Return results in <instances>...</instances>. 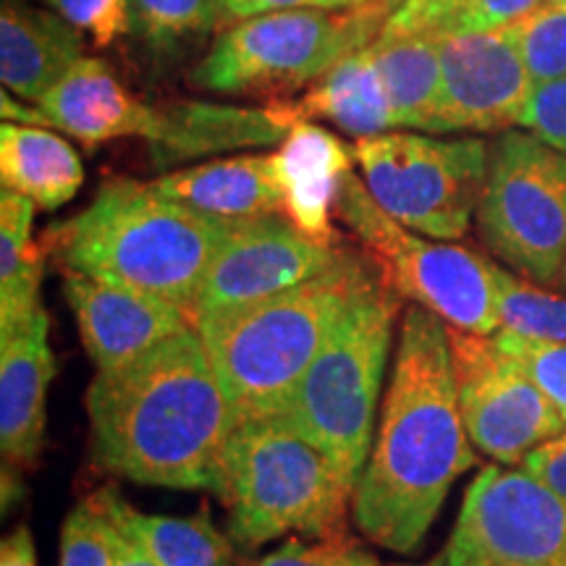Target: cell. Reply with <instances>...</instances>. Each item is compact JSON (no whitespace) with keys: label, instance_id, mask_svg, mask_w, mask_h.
Masks as SVG:
<instances>
[{"label":"cell","instance_id":"1","mask_svg":"<svg viewBox=\"0 0 566 566\" xmlns=\"http://www.w3.org/2000/svg\"><path fill=\"white\" fill-rule=\"evenodd\" d=\"M467 433L449 325L412 304L401 321L384 420L354 488L359 533L394 554H412L441 514L459 475L478 464Z\"/></svg>","mask_w":566,"mask_h":566},{"label":"cell","instance_id":"2","mask_svg":"<svg viewBox=\"0 0 566 566\" xmlns=\"http://www.w3.org/2000/svg\"><path fill=\"white\" fill-rule=\"evenodd\" d=\"M87 417L103 470L139 485L218 491L237 412L195 325L132 363L97 370Z\"/></svg>","mask_w":566,"mask_h":566},{"label":"cell","instance_id":"3","mask_svg":"<svg viewBox=\"0 0 566 566\" xmlns=\"http://www.w3.org/2000/svg\"><path fill=\"white\" fill-rule=\"evenodd\" d=\"M380 279L373 258L344 247L313 279L237 307L197 317L218 380L237 422L286 412L292 396L365 289Z\"/></svg>","mask_w":566,"mask_h":566},{"label":"cell","instance_id":"4","mask_svg":"<svg viewBox=\"0 0 566 566\" xmlns=\"http://www.w3.org/2000/svg\"><path fill=\"white\" fill-rule=\"evenodd\" d=\"M229 218L168 200L153 184L113 179L103 184L80 216L53 226L45 244L55 247L66 271H80L187 310L195 304Z\"/></svg>","mask_w":566,"mask_h":566},{"label":"cell","instance_id":"5","mask_svg":"<svg viewBox=\"0 0 566 566\" xmlns=\"http://www.w3.org/2000/svg\"><path fill=\"white\" fill-rule=\"evenodd\" d=\"M218 501L233 546L254 551L283 535L346 533L354 485L286 415L237 422L223 449Z\"/></svg>","mask_w":566,"mask_h":566},{"label":"cell","instance_id":"6","mask_svg":"<svg viewBox=\"0 0 566 566\" xmlns=\"http://www.w3.org/2000/svg\"><path fill=\"white\" fill-rule=\"evenodd\" d=\"M399 310L401 294L380 273L336 323L283 412L334 459L354 488L370 451L375 407Z\"/></svg>","mask_w":566,"mask_h":566},{"label":"cell","instance_id":"7","mask_svg":"<svg viewBox=\"0 0 566 566\" xmlns=\"http://www.w3.org/2000/svg\"><path fill=\"white\" fill-rule=\"evenodd\" d=\"M401 0L352 9H286L237 21L195 69L197 87L218 95H283L315 84L346 55L373 45Z\"/></svg>","mask_w":566,"mask_h":566},{"label":"cell","instance_id":"8","mask_svg":"<svg viewBox=\"0 0 566 566\" xmlns=\"http://www.w3.org/2000/svg\"><path fill=\"white\" fill-rule=\"evenodd\" d=\"M336 216L363 242L384 279L405 300L436 313L446 325L493 336L501 331L495 263L457 244L415 237L375 202L357 174L338 184Z\"/></svg>","mask_w":566,"mask_h":566},{"label":"cell","instance_id":"9","mask_svg":"<svg viewBox=\"0 0 566 566\" xmlns=\"http://www.w3.org/2000/svg\"><path fill=\"white\" fill-rule=\"evenodd\" d=\"M478 231L501 263L537 286L566 260V158L527 132H504L488 155Z\"/></svg>","mask_w":566,"mask_h":566},{"label":"cell","instance_id":"10","mask_svg":"<svg viewBox=\"0 0 566 566\" xmlns=\"http://www.w3.org/2000/svg\"><path fill=\"white\" fill-rule=\"evenodd\" d=\"M365 184L394 221L424 237H464L488 179L483 139H436L384 132L354 145Z\"/></svg>","mask_w":566,"mask_h":566},{"label":"cell","instance_id":"11","mask_svg":"<svg viewBox=\"0 0 566 566\" xmlns=\"http://www.w3.org/2000/svg\"><path fill=\"white\" fill-rule=\"evenodd\" d=\"M443 556L446 566H566V499L525 470L485 467Z\"/></svg>","mask_w":566,"mask_h":566},{"label":"cell","instance_id":"12","mask_svg":"<svg viewBox=\"0 0 566 566\" xmlns=\"http://www.w3.org/2000/svg\"><path fill=\"white\" fill-rule=\"evenodd\" d=\"M459 412L470 441L499 464H522L530 451L566 430L546 394L495 336L449 325Z\"/></svg>","mask_w":566,"mask_h":566},{"label":"cell","instance_id":"13","mask_svg":"<svg viewBox=\"0 0 566 566\" xmlns=\"http://www.w3.org/2000/svg\"><path fill=\"white\" fill-rule=\"evenodd\" d=\"M342 242L325 244L275 212L229 218L195 304L197 317L265 300L313 279L336 260Z\"/></svg>","mask_w":566,"mask_h":566},{"label":"cell","instance_id":"14","mask_svg":"<svg viewBox=\"0 0 566 566\" xmlns=\"http://www.w3.org/2000/svg\"><path fill=\"white\" fill-rule=\"evenodd\" d=\"M441 103L433 134L506 132L522 122L533 92L525 61L504 27L438 40Z\"/></svg>","mask_w":566,"mask_h":566},{"label":"cell","instance_id":"15","mask_svg":"<svg viewBox=\"0 0 566 566\" xmlns=\"http://www.w3.org/2000/svg\"><path fill=\"white\" fill-rule=\"evenodd\" d=\"M63 294L97 370H113L142 357L166 338L192 328L187 310L80 271L63 268Z\"/></svg>","mask_w":566,"mask_h":566},{"label":"cell","instance_id":"16","mask_svg":"<svg viewBox=\"0 0 566 566\" xmlns=\"http://www.w3.org/2000/svg\"><path fill=\"white\" fill-rule=\"evenodd\" d=\"M45 307L0 331V446L6 467L38 464L45 446L48 386L55 375Z\"/></svg>","mask_w":566,"mask_h":566},{"label":"cell","instance_id":"17","mask_svg":"<svg viewBox=\"0 0 566 566\" xmlns=\"http://www.w3.org/2000/svg\"><path fill=\"white\" fill-rule=\"evenodd\" d=\"M45 126L66 132L84 147L142 137L150 142L160 111L142 103L113 74L108 63L80 59L69 74L38 103Z\"/></svg>","mask_w":566,"mask_h":566},{"label":"cell","instance_id":"18","mask_svg":"<svg viewBox=\"0 0 566 566\" xmlns=\"http://www.w3.org/2000/svg\"><path fill=\"white\" fill-rule=\"evenodd\" d=\"M271 158L283 216L317 242L338 244L336 197L357 160L354 147L313 122H296Z\"/></svg>","mask_w":566,"mask_h":566},{"label":"cell","instance_id":"19","mask_svg":"<svg viewBox=\"0 0 566 566\" xmlns=\"http://www.w3.org/2000/svg\"><path fill=\"white\" fill-rule=\"evenodd\" d=\"M158 111V129L147 142L155 168H171L176 163L239 147L281 145L294 126L281 101L265 108L174 103Z\"/></svg>","mask_w":566,"mask_h":566},{"label":"cell","instance_id":"20","mask_svg":"<svg viewBox=\"0 0 566 566\" xmlns=\"http://www.w3.org/2000/svg\"><path fill=\"white\" fill-rule=\"evenodd\" d=\"M84 59L82 30L61 13L21 0L0 11V82L27 103H40L76 61Z\"/></svg>","mask_w":566,"mask_h":566},{"label":"cell","instance_id":"21","mask_svg":"<svg viewBox=\"0 0 566 566\" xmlns=\"http://www.w3.org/2000/svg\"><path fill=\"white\" fill-rule=\"evenodd\" d=\"M168 200L216 218H254L281 210L271 155H237L150 181Z\"/></svg>","mask_w":566,"mask_h":566},{"label":"cell","instance_id":"22","mask_svg":"<svg viewBox=\"0 0 566 566\" xmlns=\"http://www.w3.org/2000/svg\"><path fill=\"white\" fill-rule=\"evenodd\" d=\"M283 108L294 124L325 118L357 139L396 129L373 45L346 55L315 84H310L300 101L283 103Z\"/></svg>","mask_w":566,"mask_h":566},{"label":"cell","instance_id":"23","mask_svg":"<svg viewBox=\"0 0 566 566\" xmlns=\"http://www.w3.org/2000/svg\"><path fill=\"white\" fill-rule=\"evenodd\" d=\"M0 181L42 210H59L82 189L84 166L80 153L45 126L3 122Z\"/></svg>","mask_w":566,"mask_h":566},{"label":"cell","instance_id":"24","mask_svg":"<svg viewBox=\"0 0 566 566\" xmlns=\"http://www.w3.org/2000/svg\"><path fill=\"white\" fill-rule=\"evenodd\" d=\"M95 495L113 525L163 566H239L231 548L233 541L216 527L208 509L195 516L142 514L113 488Z\"/></svg>","mask_w":566,"mask_h":566},{"label":"cell","instance_id":"25","mask_svg":"<svg viewBox=\"0 0 566 566\" xmlns=\"http://www.w3.org/2000/svg\"><path fill=\"white\" fill-rule=\"evenodd\" d=\"M375 63L391 103L396 129H436L441 103V48L428 34L378 38L373 42Z\"/></svg>","mask_w":566,"mask_h":566},{"label":"cell","instance_id":"26","mask_svg":"<svg viewBox=\"0 0 566 566\" xmlns=\"http://www.w3.org/2000/svg\"><path fill=\"white\" fill-rule=\"evenodd\" d=\"M34 205L13 189L0 192V331L42 307L40 286L51 247L32 239Z\"/></svg>","mask_w":566,"mask_h":566},{"label":"cell","instance_id":"27","mask_svg":"<svg viewBox=\"0 0 566 566\" xmlns=\"http://www.w3.org/2000/svg\"><path fill=\"white\" fill-rule=\"evenodd\" d=\"M543 0H401L378 38H462L512 24Z\"/></svg>","mask_w":566,"mask_h":566},{"label":"cell","instance_id":"28","mask_svg":"<svg viewBox=\"0 0 566 566\" xmlns=\"http://www.w3.org/2000/svg\"><path fill=\"white\" fill-rule=\"evenodd\" d=\"M129 11L132 32L155 53H171L223 21L221 0H129Z\"/></svg>","mask_w":566,"mask_h":566},{"label":"cell","instance_id":"29","mask_svg":"<svg viewBox=\"0 0 566 566\" xmlns=\"http://www.w3.org/2000/svg\"><path fill=\"white\" fill-rule=\"evenodd\" d=\"M495 283H499L501 328L520 336L566 344L564 294L546 292L537 283H527L501 265H495Z\"/></svg>","mask_w":566,"mask_h":566},{"label":"cell","instance_id":"30","mask_svg":"<svg viewBox=\"0 0 566 566\" xmlns=\"http://www.w3.org/2000/svg\"><path fill=\"white\" fill-rule=\"evenodd\" d=\"M525 61L533 87L566 76V6L543 0L504 27Z\"/></svg>","mask_w":566,"mask_h":566},{"label":"cell","instance_id":"31","mask_svg":"<svg viewBox=\"0 0 566 566\" xmlns=\"http://www.w3.org/2000/svg\"><path fill=\"white\" fill-rule=\"evenodd\" d=\"M59 566H113V522L95 493L63 522Z\"/></svg>","mask_w":566,"mask_h":566},{"label":"cell","instance_id":"32","mask_svg":"<svg viewBox=\"0 0 566 566\" xmlns=\"http://www.w3.org/2000/svg\"><path fill=\"white\" fill-rule=\"evenodd\" d=\"M493 336L501 349L512 354L516 363L525 367L535 386L546 394V399L566 422V344L520 336L504 328Z\"/></svg>","mask_w":566,"mask_h":566},{"label":"cell","instance_id":"33","mask_svg":"<svg viewBox=\"0 0 566 566\" xmlns=\"http://www.w3.org/2000/svg\"><path fill=\"white\" fill-rule=\"evenodd\" d=\"M244 566H380L370 551H365L349 535L323 537V541L304 543L289 541L279 551Z\"/></svg>","mask_w":566,"mask_h":566},{"label":"cell","instance_id":"34","mask_svg":"<svg viewBox=\"0 0 566 566\" xmlns=\"http://www.w3.org/2000/svg\"><path fill=\"white\" fill-rule=\"evenodd\" d=\"M55 13L87 32L95 45L108 48L132 30L129 0H45Z\"/></svg>","mask_w":566,"mask_h":566},{"label":"cell","instance_id":"35","mask_svg":"<svg viewBox=\"0 0 566 566\" xmlns=\"http://www.w3.org/2000/svg\"><path fill=\"white\" fill-rule=\"evenodd\" d=\"M520 126L566 158V76L533 87Z\"/></svg>","mask_w":566,"mask_h":566},{"label":"cell","instance_id":"36","mask_svg":"<svg viewBox=\"0 0 566 566\" xmlns=\"http://www.w3.org/2000/svg\"><path fill=\"white\" fill-rule=\"evenodd\" d=\"M522 470L566 499V430L530 451L522 462Z\"/></svg>","mask_w":566,"mask_h":566},{"label":"cell","instance_id":"37","mask_svg":"<svg viewBox=\"0 0 566 566\" xmlns=\"http://www.w3.org/2000/svg\"><path fill=\"white\" fill-rule=\"evenodd\" d=\"M321 0H221L223 21H244L252 17H263V13L286 11V9H304V6H315Z\"/></svg>","mask_w":566,"mask_h":566},{"label":"cell","instance_id":"38","mask_svg":"<svg viewBox=\"0 0 566 566\" xmlns=\"http://www.w3.org/2000/svg\"><path fill=\"white\" fill-rule=\"evenodd\" d=\"M0 566H38V548H34L32 530L21 525L0 543Z\"/></svg>","mask_w":566,"mask_h":566},{"label":"cell","instance_id":"39","mask_svg":"<svg viewBox=\"0 0 566 566\" xmlns=\"http://www.w3.org/2000/svg\"><path fill=\"white\" fill-rule=\"evenodd\" d=\"M113 522V520H111ZM113 566H163L137 541L113 525Z\"/></svg>","mask_w":566,"mask_h":566},{"label":"cell","instance_id":"40","mask_svg":"<svg viewBox=\"0 0 566 566\" xmlns=\"http://www.w3.org/2000/svg\"><path fill=\"white\" fill-rule=\"evenodd\" d=\"M367 3V0H321L317 9H352V6Z\"/></svg>","mask_w":566,"mask_h":566},{"label":"cell","instance_id":"41","mask_svg":"<svg viewBox=\"0 0 566 566\" xmlns=\"http://www.w3.org/2000/svg\"><path fill=\"white\" fill-rule=\"evenodd\" d=\"M399 566H446V556H436L424 564H399Z\"/></svg>","mask_w":566,"mask_h":566},{"label":"cell","instance_id":"42","mask_svg":"<svg viewBox=\"0 0 566 566\" xmlns=\"http://www.w3.org/2000/svg\"><path fill=\"white\" fill-rule=\"evenodd\" d=\"M556 286L564 289V292H566V260H564V265H562V273H558V279H556Z\"/></svg>","mask_w":566,"mask_h":566}]
</instances>
